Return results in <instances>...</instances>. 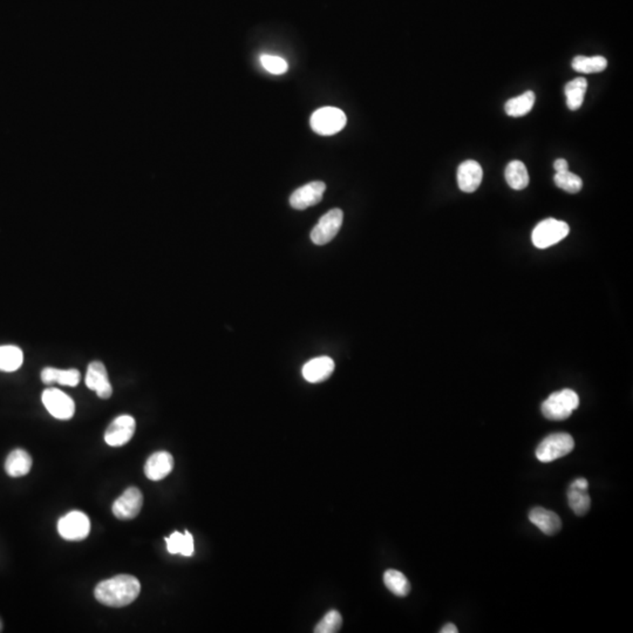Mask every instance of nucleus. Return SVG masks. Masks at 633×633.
Segmentation results:
<instances>
[{"instance_id":"1","label":"nucleus","mask_w":633,"mask_h":633,"mask_svg":"<svg viewBox=\"0 0 633 633\" xmlns=\"http://www.w3.org/2000/svg\"><path fill=\"white\" fill-rule=\"evenodd\" d=\"M141 584L131 575H118L99 583L95 588V598L111 608H123L138 597Z\"/></svg>"},{"instance_id":"2","label":"nucleus","mask_w":633,"mask_h":633,"mask_svg":"<svg viewBox=\"0 0 633 633\" xmlns=\"http://www.w3.org/2000/svg\"><path fill=\"white\" fill-rule=\"evenodd\" d=\"M579 405L578 395L572 390H562L550 394L542 404V414L548 420L563 421L571 415Z\"/></svg>"},{"instance_id":"3","label":"nucleus","mask_w":633,"mask_h":633,"mask_svg":"<svg viewBox=\"0 0 633 633\" xmlns=\"http://www.w3.org/2000/svg\"><path fill=\"white\" fill-rule=\"evenodd\" d=\"M348 118L341 109L336 107H322L312 114L310 125L315 133L322 136H331L344 129Z\"/></svg>"},{"instance_id":"4","label":"nucleus","mask_w":633,"mask_h":633,"mask_svg":"<svg viewBox=\"0 0 633 633\" xmlns=\"http://www.w3.org/2000/svg\"><path fill=\"white\" fill-rule=\"evenodd\" d=\"M575 448V440L568 433H554L546 436L536 449V457L541 462H553L568 455Z\"/></svg>"},{"instance_id":"5","label":"nucleus","mask_w":633,"mask_h":633,"mask_svg":"<svg viewBox=\"0 0 633 633\" xmlns=\"http://www.w3.org/2000/svg\"><path fill=\"white\" fill-rule=\"evenodd\" d=\"M570 228L563 221H557L555 218H548L539 222L532 232V243L539 249H546L555 246L568 236Z\"/></svg>"},{"instance_id":"6","label":"nucleus","mask_w":633,"mask_h":633,"mask_svg":"<svg viewBox=\"0 0 633 633\" xmlns=\"http://www.w3.org/2000/svg\"><path fill=\"white\" fill-rule=\"evenodd\" d=\"M58 532L67 541H83L90 535L91 521L81 511H71L59 520Z\"/></svg>"},{"instance_id":"7","label":"nucleus","mask_w":633,"mask_h":633,"mask_svg":"<svg viewBox=\"0 0 633 633\" xmlns=\"http://www.w3.org/2000/svg\"><path fill=\"white\" fill-rule=\"evenodd\" d=\"M344 215L341 209L329 210L326 213L311 232L312 242L315 246H325L331 242L341 230Z\"/></svg>"},{"instance_id":"8","label":"nucleus","mask_w":633,"mask_h":633,"mask_svg":"<svg viewBox=\"0 0 633 633\" xmlns=\"http://www.w3.org/2000/svg\"><path fill=\"white\" fill-rule=\"evenodd\" d=\"M45 407L55 419H72L76 412V405L73 399L58 388H48L41 395Z\"/></svg>"},{"instance_id":"9","label":"nucleus","mask_w":633,"mask_h":633,"mask_svg":"<svg viewBox=\"0 0 633 633\" xmlns=\"http://www.w3.org/2000/svg\"><path fill=\"white\" fill-rule=\"evenodd\" d=\"M143 504L142 492L135 487L126 489L113 504V514L119 520H133L141 511Z\"/></svg>"},{"instance_id":"10","label":"nucleus","mask_w":633,"mask_h":633,"mask_svg":"<svg viewBox=\"0 0 633 633\" xmlns=\"http://www.w3.org/2000/svg\"><path fill=\"white\" fill-rule=\"evenodd\" d=\"M136 422L131 415H121L109 425L105 433V441L111 447H121L134 436Z\"/></svg>"},{"instance_id":"11","label":"nucleus","mask_w":633,"mask_h":633,"mask_svg":"<svg viewBox=\"0 0 633 633\" xmlns=\"http://www.w3.org/2000/svg\"><path fill=\"white\" fill-rule=\"evenodd\" d=\"M326 185L324 182H310L293 192L290 197V204L293 209L304 210L315 206L322 201Z\"/></svg>"},{"instance_id":"12","label":"nucleus","mask_w":633,"mask_h":633,"mask_svg":"<svg viewBox=\"0 0 633 633\" xmlns=\"http://www.w3.org/2000/svg\"><path fill=\"white\" fill-rule=\"evenodd\" d=\"M86 386L97 392L99 398L109 399L112 397L113 388L109 383L108 373L101 362H93L88 366Z\"/></svg>"},{"instance_id":"13","label":"nucleus","mask_w":633,"mask_h":633,"mask_svg":"<svg viewBox=\"0 0 633 633\" xmlns=\"http://www.w3.org/2000/svg\"><path fill=\"white\" fill-rule=\"evenodd\" d=\"M174 469V457L171 453L156 452L149 456L145 464V474L150 481H159L166 478Z\"/></svg>"},{"instance_id":"14","label":"nucleus","mask_w":633,"mask_h":633,"mask_svg":"<svg viewBox=\"0 0 633 633\" xmlns=\"http://www.w3.org/2000/svg\"><path fill=\"white\" fill-rule=\"evenodd\" d=\"M483 178V171L480 164L474 159H468L457 168V185L464 192H474L480 187Z\"/></svg>"},{"instance_id":"15","label":"nucleus","mask_w":633,"mask_h":633,"mask_svg":"<svg viewBox=\"0 0 633 633\" xmlns=\"http://www.w3.org/2000/svg\"><path fill=\"white\" fill-rule=\"evenodd\" d=\"M529 520L532 525L548 536H554L562 529V521L554 511H548L542 506H535L529 513Z\"/></svg>"},{"instance_id":"16","label":"nucleus","mask_w":633,"mask_h":633,"mask_svg":"<svg viewBox=\"0 0 633 633\" xmlns=\"http://www.w3.org/2000/svg\"><path fill=\"white\" fill-rule=\"evenodd\" d=\"M334 362L329 357L312 359L303 367L304 379L311 384H318L329 379L334 371Z\"/></svg>"},{"instance_id":"17","label":"nucleus","mask_w":633,"mask_h":633,"mask_svg":"<svg viewBox=\"0 0 633 633\" xmlns=\"http://www.w3.org/2000/svg\"><path fill=\"white\" fill-rule=\"evenodd\" d=\"M32 468V457L24 449H15L10 453L5 462V471L11 478H22L29 474Z\"/></svg>"},{"instance_id":"18","label":"nucleus","mask_w":633,"mask_h":633,"mask_svg":"<svg viewBox=\"0 0 633 633\" xmlns=\"http://www.w3.org/2000/svg\"><path fill=\"white\" fill-rule=\"evenodd\" d=\"M81 376L78 369H59L55 367H46L41 372V380L46 385L57 384L76 387L79 384Z\"/></svg>"},{"instance_id":"19","label":"nucleus","mask_w":633,"mask_h":633,"mask_svg":"<svg viewBox=\"0 0 633 633\" xmlns=\"http://www.w3.org/2000/svg\"><path fill=\"white\" fill-rule=\"evenodd\" d=\"M166 549L171 555H183L190 557L194 554V537L189 532L185 534L175 532L169 537H166Z\"/></svg>"},{"instance_id":"20","label":"nucleus","mask_w":633,"mask_h":633,"mask_svg":"<svg viewBox=\"0 0 633 633\" xmlns=\"http://www.w3.org/2000/svg\"><path fill=\"white\" fill-rule=\"evenodd\" d=\"M588 90V81L584 78H576L565 85L564 92L567 105L570 111L581 108L584 102V95Z\"/></svg>"},{"instance_id":"21","label":"nucleus","mask_w":633,"mask_h":633,"mask_svg":"<svg viewBox=\"0 0 633 633\" xmlns=\"http://www.w3.org/2000/svg\"><path fill=\"white\" fill-rule=\"evenodd\" d=\"M506 183L515 190H522L529 185V174L527 166L521 161H511L506 168Z\"/></svg>"},{"instance_id":"22","label":"nucleus","mask_w":633,"mask_h":633,"mask_svg":"<svg viewBox=\"0 0 633 633\" xmlns=\"http://www.w3.org/2000/svg\"><path fill=\"white\" fill-rule=\"evenodd\" d=\"M535 93L532 91L525 92L516 98H513L506 104V113L513 118L525 116L532 111L535 105Z\"/></svg>"},{"instance_id":"23","label":"nucleus","mask_w":633,"mask_h":633,"mask_svg":"<svg viewBox=\"0 0 633 633\" xmlns=\"http://www.w3.org/2000/svg\"><path fill=\"white\" fill-rule=\"evenodd\" d=\"M384 583L392 594L398 597H406L411 592V584L402 572L390 569L384 574Z\"/></svg>"},{"instance_id":"24","label":"nucleus","mask_w":633,"mask_h":633,"mask_svg":"<svg viewBox=\"0 0 633 633\" xmlns=\"http://www.w3.org/2000/svg\"><path fill=\"white\" fill-rule=\"evenodd\" d=\"M24 355L20 348L13 345L0 346V371L15 372L22 365Z\"/></svg>"},{"instance_id":"25","label":"nucleus","mask_w":633,"mask_h":633,"mask_svg":"<svg viewBox=\"0 0 633 633\" xmlns=\"http://www.w3.org/2000/svg\"><path fill=\"white\" fill-rule=\"evenodd\" d=\"M571 66L576 72L591 74V73L603 72L608 66V62L604 57H601V55H595V57L578 55L574 58Z\"/></svg>"},{"instance_id":"26","label":"nucleus","mask_w":633,"mask_h":633,"mask_svg":"<svg viewBox=\"0 0 633 633\" xmlns=\"http://www.w3.org/2000/svg\"><path fill=\"white\" fill-rule=\"evenodd\" d=\"M569 506L577 516H584L590 511L591 499L588 494V489L577 488L570 485L568 490Z\"/></svg>"},{"instance_id":"27","label":"nucleus","mask_w":633,"mask_h":633,"mask_svg":"<svg viewBox=\"0 0 633 633\" xmlns=\"http://www.w3.org/2000/svg\"><path fill=\"white\" fill-rule=\"evenodd\" d=\"M554 181L558 188L563 189L569 194H577L583 188L582 178L569 171L556 173Z\"/></svg>"},{"instance_id":"28","label":"nucleus","mask_w":633,"mask_h":633,"mask_svg":"<svg viewBox=\"0 0 633 633\" xmlns=\"http://www.w3.org/2000/svg\"><path fill=\"white\" fill-rule=\"evenodd\" d=\"M343 625L341 615L336 610H331L327 612L322 620L315 626V633H336L341 630Z\"/></svg>"},{"instance_id":"29","label":"nucleus","mask_w":633,"mask_h":633,"mask_svg":"<svg viewBox=\"0 0 633 633\" xmlns=\"http://www.w3.org/2000/svg\"><path fill=\"white\" fill-rule=\"evenodd\" d=\"M261 64L269 73L275 74V76L284 74L287 72V69H289L287 62L280 57H276V55H262Z\"/></svg>"},{"instance_id":"30","label":"nucleus","mask_w":633,"mask_h":633,"mask_svg":"<svg viewBox=\"0 0 633 633\" xmlns=\"http://www.w3.org/2000/svg\"><path fill=\"white\" fill-rule=\"evenodd\" d=\"M554 168L555 171H556V173H560V171H569V164L568 162H567V159H556L554 163Z\"/></svg>"},{"instance_id":"31","label":"nucleus","mask_w":633,"mask_h":633,"mask_svg":"<svg viewBox=\"0 0 633 633\" xmlns=\"http://www.w3.org/2000/svg\"><path fill=\"white\" fill-rule=\"evenodd\" d=\"M571 485L577 487V488L588 489L589 488V482L586 481L585 478H579L572 482Z\"/></svg>"},{"instance_id":"32","label":"nucleus","mask_w":633,"mask_h":633,"mask_svg":"<svg viewBox=\"0 0 633 633\" xmlns=\"http://www.w3.org/2000/svg\"><path fill=\"white\" fill-rule=\"evenodd\" d=\"M440 632L441 633H457L459 632V630L456 627L454 624L452 623H448V624H446L441 630H440Z\"/></svg>"},{"instance_id":"33","label":"nucleus","mask_w":633,"mask_h":633,"mask_svg":"<svg viewBox=\"0 0 633 633\" xmlns=\"http://www.w3.org/2000/svg\"><path fill=\"white\" fill-rule=\"evenodd\" d=\"M1 629H3V625H1V622H0V631H1Z\"/></svg>"}]
</instances>
